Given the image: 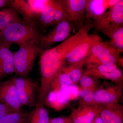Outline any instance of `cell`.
Returning <instances> with one entry per match:
<instances>
[{
  "label": "cell",
  "instance_id": "1",
  "mask_svg": "<svg viewBox=\"0 0 123 123\" xmlns=\"http://www.w3.org/2000/svg\"><path fill=\"white\" fill-rule=\"evenodd\" d=\"M43 35L34 22L23 17L21 21L9 25L0 31V46L10 48L13 44L18 47Z\"/></svg>",
  "mask_w": 123,
  "mask_h": 123
},
{
  "label": "cell",
  "instance_id": "2",
  "mask_svg": "<svg viewBox=\"0 0 123 123\" xmlns=\"http://www.w3.org/2000/svg\"><path fill=\"white\" fill-rule=\"evenodd\" d=\"M33 40L21 45L19 49L13 53L14 73L20 77H25L31 72L37 56L41 51Z\"/></svg>",
  "mask_w": 123,
  "mask_h": 123
},
{
  "label": "cell",
  "instance_id": "3",
  "mask_svg": "<svg viewBox=\"0 0 123 123\" xmlns=\"http://www.w3.org/2000/svg\"><path fill=\"white\" fill-rule=\"evenodd\" d=\"M92 22L97 31L110 37L116 30L123 26V0L109 9L98 21Z\"/></svg>",
  "mask_w": 123,
  "mask_h": 123
},
{
  "label": "cell",
  "instance_id": "4",
  "mask_svg": "<svg viewBox=\"0 0 123 123\" xmlns=\"http://www.w3.org/2000/svg\"><path fill=\"white\" fill-rule=\"evenodd\" d=\"M120 53L109 42H101L92 48L89 55L84 60V65L94 64L117 65Z\"/></svg>",
  "mask_w": 123,
  "mask_h": 123
},
{
  "label": "cell",
  "instance_id": "5",
  "mask_svg": "<svg viewBox=\"0 0 123 123\" xmlns=\"http://www.w3.org/2000/svg\"><path fill=\"white\" fill-rule=\"evenodd\" d=\"M73 27L68 20H63L55 25L47 34L40 37L36 44L41 51L49 49L55 43L64 42L68 38Z\"/></svg>",
  "mask_w": 123,
  "mask_h": 123
},
{
  "label": "cell",
  "instance_id": "6",
  "mask_svg": "<svg viewBox=\"0 0 123 123\" xmlns=\"http://www.w3.org/2000/svg\"><path fill=\"white\" fill-rule=\"evenodd\" d=\"M65 20L68 18L59 0H49L40 13L36 24L40 31H44Z\"/></svg>",
  "mask_w": 123,
  "mask_h": 123
},
{
  "label": "cell",
  "instance_id": "7",
  "mask_svg": "<svg viewBox=\"0 0 123 123\" xmlns=\"http://www.w3.org/2000/svg\"><path fill=\"white\" fill-rule=\"evenodd\" d=\"M68 20L73 26L78 29H82L86 24V7L88 0H59Z\"/></svg>",
  "mask_w": 123,
  "mask_h": 123
},
{
  "label": "cell",
  "instance_id": "8",
  "mask_svg": "<svg viewBox=\"0 0 123 123\" xmlns=\"http://www.w3.org/2000/svg\"><path fill=\"white\" fill-rule=\"evenodd\" d=\"M102 42V38L98 35H89L66 53L64 58L65 63L70 64L84 60L89 55L93 47Z\"/></svg>",
  "mask_w": 123,
  "mask_h": 123
},
{
  "label": "cell",
  "instance_id": "9",
  "mask_svg": "<svg viewBox=\"0 0 123 123\" xmlns=\"http://www.w3.org/2000/svg\"><path fill=\"white\" fill-rule=\"evenodd\" d=\"M14 82L18 97L22 106L31 108L36 106V92L38 86L29 78L25 77L14 78Z\"/></svg>",
  "mask_w": 123,
  "mask_h": 123
},
{
  "label": "cell",
  "instance_id": "10",
  "mask_svg": "<svg viewBox=\"0 0 123 123\" xmlns=\"http://www.w3.org/2000/svg\"><path fill=\"white\" fill-rule=\"evenodd\" d=\"M83 74L98 78L107 79L114 82L116 85L123 87V76L117 65H106L90 64L86 66Z\"/></svg>",
  "mask_w": 123,
  "mask_h": 123
},
{
  "label": "cell",
  "instance_id": "11",
  "mask_svg": "<svg viewBox=\"0 0 123 123\" xmlns=\"http://www.w3.org/2000/svg\"><path fill=\"white\" fill-rule=\"evenodd\" d=\"M122 94V87L105 82L95 92L94 105L117 103Z\"/></svg>",
  "mask_w": 123,
  "mask_h": 123
},
{
  "label": "cell",
  "instance_id": "12",
  "mask_svg": "<svg viewBox=\"0 0 123 123\" xmlns=\"http://www.w3.org/2000/svg\"><path fill=\"white\" fill-rule=\"evenodd\" d=\"M120 0H88L86 7V23L99 20L108 9L114 7Z\"/></svg>",
  "mask_w": 123,
  "mask_h": 123
},
{
  "label": "cell",
  "instance_id": "13",
  "mask_svg": "<svg viewBox=\"0 0 123 123\" xmlns=\"http://www.w3.org/2000/svg\"><path fill=\"white\" fill-rule=\"evenodd\" d=\"M0 103L5 104L17 111L22 105L18 97L14 78L0 83Z\"/></svg>",
  "mask_w": 123,
  "mask_h": 123
},
{
  "label": "cell",
  "instance_id": "14",
  "mask_svg": "<svg viewBox=\"0 0 123 123\" xmlns=\"http://www.w3.org/2000/svg\"><path fill=\"white\" fill-rule=\"evenodd\" d=\"M101 110V105H81L73 111L70 116L74 123H91Z\"/></svg>",
  "mask_w": 123,
  "mask_h": 123
},
{
  "label": "cell",
  "instance_id": "15",
  "mask_svg": "<svg viewBox=\"0 0 123 123\" xmlns=\"http://www.w3.org/2000/svg\"><path fill=\"white\" fill-rule=\"evenodd\" d=\"M100 116L104 123H123V106L117 103L101 105Z\"/></svg>",
  "mask_w": 123,
  "mask_h": 123
},
{
  "label": "cell",
  "instance_id": "16",
  "mask_svg": "<svg viewBox=\"0 0 123 123\" xmlns=\"http://www.w3.org/2000/svg\"><path fill=\"white\" fill-rule=\"evenodd\" d=\"M13 53L10 48L0 46V80L14 73Z\"/></svg>",
  "mask_w": 123,
  "mask_h": 123
},
{
  "label": "cell",
  "instance_id": "17",
  "mask_svg": "<svg viewBox=\"0 0 123 123\" xmlns=\"http://www.w3.org/2000/svg\"><path fill=\"white\" fill-rule=\"evenodd\" d=\"M11 6L16 10L23 17L29 18L36 24L39 15L31 9L25 0H11Z\"/></svg>",
  "mask_w": 123,
  "mask_h": 123
},
{
  "label": "cell",
  "instance_id": "18",
  "mask_svg": "<svg viewBox=\"0 0 123 123\" xmlns=\"http://www.w3.org/2000/svg\"><path fill=\"white\" fill-rule=\"evenodd\" d=\"M19 14L11 6L0 11V31L10 24L22 20Z\"/></svg>",
  "mask_w": 123,
  "mask_h": 123
},
{
  "label": "cell",
  "instance_id": "19",
  "mask_svg": "<svg viewBox=\"0 0 123 123\" xmlns=\"http://www.w3.org/2000/svg\"><path fill=\"white\" fill-rule=\"evenodd\" d=\"M84 60L77 63L69 64L68 66H64L63 69L71 77L73 84H77L83 75L82 67L84 65Z\"/></svg>",
  "mask_w": 123,
  "mask_h": 123
},
{
  "label": "cell",
  "instance_id": "20",
  "mask_svg": "<svg viewBox=\"0 0 123 123\" xmlns=\"http://www.w3.org/2000/svg\"><path fill=\"white\" fill-rule=\"evenodd\" d=\"M31 114L21 111H15L0 118V123H29Z\"/></svg>",
  "mask_w": 123,
  "mask_h": 123
},
{
  "label": "cell",
  "instance_id": "21",
  "mask_svg": "<svg viewBox=\"0 0 123 123\" xmlns=\"http://www.w3.org/2000/svg\"><path fill=\"white\" fill-rule=\"evenodd\" d=\"M50 119L44 106L36 107L31 113L29 123H49Z\"/></svg>",
  "mask_w": 123,
  "mask_h": 123
},
{
  "label": "cell",
  "instance_id": "22",
  "mask_svg": "<svg viewBox=\"0 0 123 123\" xmlns=\"http://www.w3.org/2000/svg\"><path fill=\"white\" fill-rule=\"evenodd\" d=\"M111 40L110 44L120 51L121 53L123 50V26L119 27L112 33L110 36Z\"/></svg>",
  "mask_w": 123,
  "mask_h": 123
},
{
  "label": "cell",
  "instance_id": "23",
  "mask_svg": "<svg viewBox=\"0 0 123 123\" xmlns=\"http://www.w3.org/2000/svg\"><path fill=\"white\" fill-rule=\"evenodd\" d=\"M49 0H27L26 2L31 8L36 13L40 15L44 7L48 4Z\"/></svg>",
  "mask_w": 123,
  "mask_h": 123
},
{
  "label": "cell",
  "instance_id": "24",
  "mask_svg": "<svg viewBox=\"0 0 123 123\" xmlns=\"http://www.w3.org/2000/svg\"><path fill=\"white\" fill-rule=\"evenodd\" d=\"M98 79L92 76L83 74L79 81L82 88H90L95 87Z\"/></svg>",
  "mask_w": 123,
  "mask_h": 123
},
{
  "label": "cell",
  "instance_id": "25",
  "mask_svg": "<svg viewBox=\"0 0 123 123\" xmlns=\"http://www.w3.org/2000/svg\"><path fill=\"white\" fill-rule=\"evenodd\" d=\"M95 88H90L86 95L81 99V105H94Z\"/></svg>",
  "mask_w": 123,
  "mask_h": 123
},
{
  "label": "cell",
  "instance_id": "26",
  "mask_svg": "<svg viewBox=\"0 0 123 123\" xmlns=\"http://www.w3.org/2000/svg\"><path fill=\"white\" fill-rule=\"evenodd\" d=\"M63 67L55 77L61 82L68 85H70L73 84L72 80L69 75L64 71Z\"/></svg>",
  "mask_w": 123,
  "mask_h": 123
},
{
  "label": "cell",
  "instance_id": "27",
  "mask_svg": "<svg viewBox=\"0 0 123 123\" xmlns=\"http://www.w3.org/2000/svg\"><path fill=\"white\" fill-rule=\"evenodd\" d=\"M15 111H17L7 104L0 103V118Z\"/></svg>",
  "mask_w": 123,
  "mask_h": 123
},
{
  "label": "cell",
  "instance_id": "28",
  "mask_svg": "<svg viewBox=\"0 0 123 123\" xmlns=\"http://www.w3.org/2000/svg\"><path fill=\"white\" fill-rule=\"evenodd\" d=\"M49 123H74L70 117H59L50 120Z\"/></svg>",
  "mask_w": 123,
  "mask_h": 123
},
{
  "label": "cell",
  "instance_id": "29",
  "mask_svg": "<svg viewBox=\"0 0 123 123\" xmlns=\"http://www.w3.org/2000/svg\"><path fill=\"white\" fill-rule=\"evenodd\" d=\"M69 86L70 93V100L78 98L79 90L78 86L74 84H72Z\"/></svg>",
  "mask_w": 123,
  "mask_h": 123
},
{
  "label": "cell",
  "instance_id": "30",
  "mask_svg": "<svg viewBox=\"0 0 123 123\" xmlns=\"http://www.w3.org/2000/svg\"><path fill=\"white\" fill-rule=\"evenodd\" d=\"M90 88H82L81 89L79 90V97L80 98H83L87 94Z\"/></svg>",
  "mask_w": 123,
  "mask_h": 123
},
{
  "label": "cell",
  "instance_id": "31",
  "mask_svg": "<svg viewBox=\"0 0 123 123\" xmlns=\"http://www.w3.org/2000/svg\"><path fill=\"white\" fill-rule=\"evenodd\" d=\"M11 6L10 0H0V8Z\"/></svg>",
  "mask_w": 123,
  "mask_h": 123
},
{
  "label": "cell",
  "instance_id": "32",
  "mask_svg": "<svg viewBox=\"0 0 123 123\" xmlns=\"http://www.w3.org/2000/svg\"><path fill=\"white\" fill-rule=\"evenodd\" d=\"M94 120L95 123H104L103 121L100 116V114L98 115L95 117Z\"/></svg>",
  "mask_w": 123,
  "mask_h": 123
},
{
  "label": "cell",
  "instance_id": "33",
  "mask_svg": "<svg viewBox=\"0 0 123 123\" xmlns=\"http://www.w3.org/2000/svg\"><path fill=\"white\" fill-rule=\"evenodd\" d=\"M123 57L120 56L117 62V63H119V65L122 67H123Z\"/></svg>",
  "mask_w": 123,
  "mask_h": 123
},
{
  "label": "cell",
  "instance_id": "34",
  "mask_svg": "<svg viewBox=\"0 0 123 123\" xmlns=\"http://www.w3.org/2000/svg\"><path fill=\"white\" fill-rule=\"evenodd\" d=\"M91 123H95L94 120H93Z\"/></svg>",
  "mask_w": 123,
  "mask_h": 123
}]
</instances>
